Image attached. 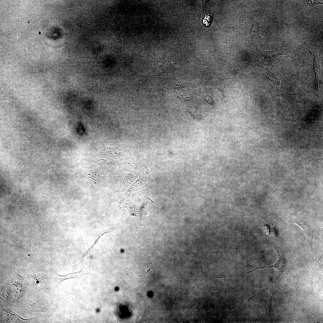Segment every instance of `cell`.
Returning a JSON list of instances; mask_svg holds the SVG:
<instances>
[{"instance_id":"cell-1","label":"cell","mask_w":323,"mask_h":323,"mask_svg":"<svg viewBox=\"0 0 323 323\" xmlns=\"http://www.w3.org/2000/svg\"><path fill=\"white\" fill-rule=\"evenodd\" d=\"M260 75L270 85L276 96L284 97L300 94H291L288 92L286 81L279 72L273 66H271L268 71Z\"/></svg>"},{"instance_id":"cell-2","label":"cell","mask_w":323,"mask_h":323,"mask_svg":"<svg viewBox=\"0 0 323 323\" xmlns=\"http://www.w3.org/2000/svg\"><path fill=\"white\" fill-rule=\"evenodd\" d=\"M286 38L283 45L277 49L266 51L257 49L255 52V57L259 63L264 65L272 66L274 59L280 55L284 54L289 56L284 48V43L290 33L288 31Z\"/></svg>"},{"instance_id":"cell-3","label":"cell","mask_w":323,"mask_h":323,"mask_svg":"<svg viewBox=\"0 0 323 323\" xmlns=\"http://www.w3.org/2000/svg\"><path fill=\"white\" fill-rule=\"evenodd\" d=\"M309 51L313 57V70L315 74L314 87L312 91L304 94L313 93L318 97H320L321 94L319 91V78L322 73L320 63V59L317 51L310 49Z\"/></svg>"},{"instance_id":"cell-4","label":"cell","mask_w":323,"mask_h":323,"mask_svg":"<svg viewBox=\"0 0 323 323\" xmlns=\"http://www.w3.org/2000/svg\"><path fill=\"white\" fill-rule=\"evenodd\" d=\"M267 13L266 11L262 10L255 12L253 25L250 30L248 38V40H261L263 39L260 36L259 29L263 18Z\"/></svg>"},{"instance_id":"cell-5","label":"cell","mask_w":323,"mask_h":323,"mask_svg":"<svg viewBox=\"0 0 323 323\" xmlns=\"http://www.w3.org/2000/svg\"><path fill=\"white\" fill-rule=\"evenodd\" d=\"M150 176L148 175L147 172L143 173L128 189L121 202H123L126 198H128L133 192L147 186L150 182Z\"/></svg>"},{"instance_id":"cell-6","label":"cell","mask_w":323,"mask_h":323,"mask_svg":"<svg viewBox=\"0 0 323 323\" xmlns=\"http://www.w3.org/2000/svg\"><path fill=\"white\" fill-rule=\"evenodd\" d=\"M294 222L298 224L302 228L303 230V231L307 236L308 238L311 240V243L312 245V241L314 234V231L313 227L306 221L304 220L301 218H297L295 219Z\"/></svg>"},{"instance_id":"cell-7","label":"cell","mask_w":323,"mask_h":323,"mask_svg":"<svg viewBox=\"0 0 323 323\" xmlns=\"http://www.w3.org/2000/svg\"><path fill=\"white\" fill-rule=\"evenodd\" d=\"M154 204L153 201L149 198L144 196L141 210L142 215H146L150 212Z\"/></svg>"},{"instance_id":"cell-8","label":"cell","mask_w":323,"mask_h":323,"mask_svg":"<svg viewBox=\"0 0 323 323\" xmlns=\"http://www.w3.org/2000/svg\"><path fill=\"white\" fill-rule=\"evenodd\" d=\"M304 3L305 12L310 10L313 6L316 5L320 4H323V3L319 1L311 0L304 1Z\"/></svg>"},{"instance_id":"cell-9","label":"cell","mask_w":323,"mask_h":323,"mask_svg":"<svg viewBox=\"0 0 323 323\" xmlns=\"http://www.w3.org/2000/svg\"><path fill=\"white\" fill-rule=\"evenodd\" d=\"M215 92L218 98L221 100L223 103H225L226 99L223 90L218 86L215 89Z\"/></svg>"},{"instance_id":"cell-10","label":"cell","mask_w":323,"mask_h":323,"mask_svg":"<svg viewBox=\"0 0 323 323\" xmlns=\"http://www.w3.org/2000/svg\"><path fill=\"white\" fill-rule=\"evenodd\" d=\"M189 112L194 119H195L200 120L203 118L201 115L198 112L192 110H189Z\"/></svg>"},{"instance_id":"cell-11","label":"cell","mask_w":323,"mask_h":323,"mask_svg":"<svg viewBox=\"0 0 323 323\" xmlns=\"http://www.w3.org/2000/svg\"><path fill=\"white\" fill-rule=\"evenodd\" d=\"M204 96L206 99V100L211 105H213L214 104L213 101L212 100L211 98L208 95H204Z\"/></svg>"},{"instance_id":"cell-12","label":"cell","mask_w":323,"mask_h":323,"mask_svg":"<svg viewBox=\"0 0 323 323\" xmlns=\"http://www.w3.org/2000/svg\"><path fill=\"white\" fill-rule=\"evenodd\" d=\"M151 270V271H152V270H151V269L150 268H149V270H148L147 271V274H148V271H149V270Z\"/></svg>"},{"instance_id":"cell-13","label":"cell","mask_w":323,"mask_h":323,"mask_svg":"<svg viewBox=\"0 0 323 323\" xmlns=\"http://www.w3.org/2000/svg\"><path fill=\"white\" fill-rule=\"evenodd\" d=\"M137 272V273H138V274H139L140 275H141V276H145V275H141V274H140V273H138V272Z\"/></svg>"},{"instance_id":"cell-14","label":"cell","mask_w":323,"mask_h":323,"mask_svg":"<svg viewBox=\"0 0 323 323\" xmlns=\"http://www.w3.org/2000/svg\"><path fill=\"white\" fill-rule=\"evenodd\" d=\"M152 261H152V262H151V263H150V264H151V263H152Z\"/></svg>"}]
</instances>
